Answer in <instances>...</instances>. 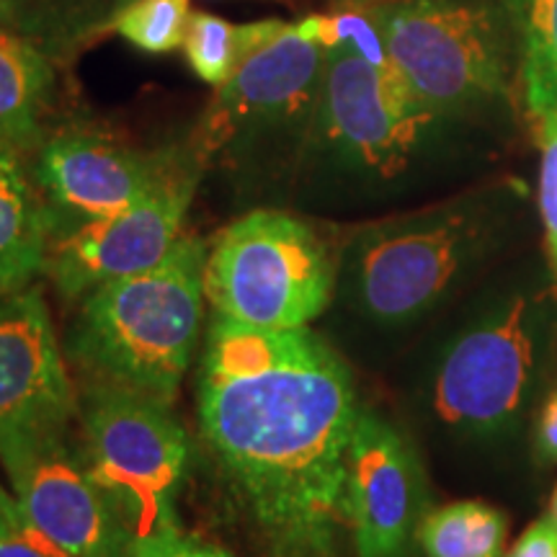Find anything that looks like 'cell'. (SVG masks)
Returning <instances> with one entry per match:
<instances>
[{
	"label": "cell",
	"instance_id": "cell-19",
	"mask_svg": "<svg viewBox=\"0 0 557 557\" xmlns=\"http://www.w3.org/2000/svg\"><path fill=\"white\" fill-rule=\"evenodd\" d=\"M423 557H504L508 549V519L485 500H451L429 508L418 527Z\"/></svg>",
	"mask_w": 557,
	"mask_h": 557
},
{
	"label": "cell",
	"instance_id": "cell-14",
	"mask_svg": "<svg viewBox=\"0 0 557 557\" xmlns=\"http://www.w3.org/2000/svg\"><path fill=\"white\" fill-rule=\"evenodd\" d=\"M75 418L78 395L41 289L0 292V429Z\"/></svg>",
	"mask_w": 557,
	"mask_h": 557
},
{
	"label": "cell",
	"instance_id": "cell-6",
	"mask_svg": "<svg viewBox=\"0 0 557 557\" xmlns=\"http://www.w3.org/2000/svg\"><path fill=\"white\" fill-rule=\"evenodd\" d=\"M336 284L338 256L287 209H250L207 246V302L214 315L250 329H308L329 310Z\"/></svg>",
	"mask_w": 557,
	"mask_h": 557
},
{
	"label": "cell",
	"instance_id": "cell-26",
	"mask_svg": "<svg viewBox=\"0 0 557 557\" xmlns=\"http://www.w3.org/2000/svg\"><path fill=\"white\" fill-rule=\"evenodd\" d=\"M504 557H557V524L547 513L532 521Z\"/></svg>",
	"mask_w": 557,
	"mask_h": 557
},
{
	"label": "cell",
	"instance_id": "cell-8",
	"mask_svg": "<svg viewBox=\"0 0 557 557\" xmlns=\"http://www.w3.org/2000/svg\"><path fill=\"white\" fill-rule=\"evenodd\" d=\"M367 11L389 65L436 120L470 114L506 94V0H385Z\"/></svg>",
	"mask_w": 557,
	"mask_h": 557
},
{
	"label": "cell",
	"instance_id": "cell-24",
	"mask_svg": "<svg viewBox=\"0 0 557 557\" xmlns=\"http://www.w3.org/2000/svg\"><path fill=\"white\" fill-rule=\"evenodd\" d=\"M132 557H233L225 549L209 545L205 540L181 532H165L156 537L132 542Z\"/></svg>",
	"mask_w": 557,
	"mask_h": 557
},
{
	"label": "cell",
	"instance_id": "cell-28",
	"mask_svg": "<svg viewBox=\"0 0 557 557\" xmlns=\"http://www.w3.org/2000/svg\"><path fill=\"white\" fill-rule=\"evenodd\" d=\"M547 517L555 521L557 524V485H555V491H553V498H549V508H547Z\"/></svg>",
	"mask_w": 557,
	"mask_h": 557
},
{
	"label": "cell",
	"instance_id": "cell-2",
	"mask_svg": "<svg viewBox=\"0 0 557 557\" xmlns=\"http://www.w3.org/2000/svg\"><path fill=\"white\" fill-rule=\"evenodd\" d=\"M325 47L292 29L214 88L189 150L205 176L240 199H287L297 189L315 124Z\"/></svg>",
	"mask_w": 557,
	"mask_h": 557
},
{
	"label": "cell",
	"instance_id": "cell-18",
	"mask_svg": "<svg viewBox=\"0 0 557 557\" xmlns=\"http://www.w3.org/2000/svg\"><path fill=\"white\" fill-rule=\"evenodd\" d=\"M292 21L263 18L250 24H230L227 18L207 11H191L189 29L184 37L186 62L191 73L207 86L220 88L233 78L246 62L271 41L284 37Z\"/></svg>",
	"mask_w": 557,
	"mask_h": 557
},
{
	"label": "cell",
	"instance_id": "cell-10",
	"mask_svg": "<svg viewBox=\"0 0 557 557\" xmlns=\"http://www.w3.org/2000/svg\"><path fill=\"white\" fill-rule=\"evenodd\" d=\"M70 423L0 429V465L21 513L65 557H132L135 537L90 478Z\"/></svg>",
	"mask_w": 557,
	"mask_h": 557
},
{
	"label": "cell",
	"instance_id": "cell-7",
	"mask_svg": "<svg viewBox=\"0 0 557 557\" xmlns=\"http://www.w3.org/2000/svg\"><path fill=\"white\" fill-rule=\"evenodd\" d=\"M438 124L393 65H377L348 45L331 47L297 189L331 178L393 184L410 171Z\"/></svg>",
	"mask_w": 557,
	"mask_h": 557
},
{
	"label": "cell",
	"instance_id": "cell-11",
	"mask_svg": "<svg viewBox=\"0 0 557 557\" xmlns=\"http://www.w3.org/2000/svg\"><path fill=\"white\" fill-rule=\"evenodd\" d=\"M186 158L189 145L145 152L96 129L70 127L45 137L32 178L45 207L50 243L137 205Z\"/></svg>",
	"mask_w": 557,
	"mask_h": 557
},
{
	"label": "cell",
	"instance_id": "cell-13",
	"mask_svg": "<svg viewBox=\"0 0 557 557\" xmlns=\"http://www.w3.org/2000/svg\"><path fill=\"white\" fill-rule=\"evenodd\" d=\"M429 511L426 475L410 442L361 406L346 478V524L357 557H410Z\"/></svg>",
	"mask_w": 557,
	"mask_h": 557
},
{
	"label": "cell",
	"instance_id": "cell-17",
	"mask_svg": "<svg viewBox=\"0 0 557 557\" xmlns=\"http://www.w3.org/2000/svg\"><path fill=\"white\" fill-rule=\"evenodd\" d=\"M132 0H0V21L54 62H70L111 29Z\"/></svg>",
	"mask_w": 557,
	"mask_h": 557
},
{
	"label": "cell",
	"instance_id": "cell-22",
	"mask_svg": "<svg viewBox=\"0 0 557 557\" xmlns=\"http://www.w3.org/2000/svg\"><path fill=\"white\" fill-rule=\"evenodd\" d=\"M542 171H540V212L545 222V246L549 269L557 284V111L537 122Z\"/></svg>",
	"mask_w": 557,
	"mask_h": 557
},
{
	"label": "cell",
	"instance_id": "cell-15",
	"mask_svg": "<svg viewBox=\"0 0 557 557\" xmlns=\"http://www.w3.org/2000/svg\"><path fill=\"white\" fill-rule=\"evenodd\" d=\"M50 230L21 152L0 145V292L32 287L47 269Z\"/></svg>",
	"mask_w": 557,
	"mask_h": 557
},
{
	"label": "cell",
	"instance_id": "cell-3",
	"mask_svg": "<svg viewBox=\"0 0 557 557\" xmlns=\"http://www.w3.org/2000/svg\"><path fill=\"white\" fill-rule=\"evenodd\" d=\"M207 246L184 235L158 267L78 299L67 357L88 385L122 387L171 406L199 344Z\"/></svg>",
	"mask_w": 557,
	"mask_h": 557
},
{
	"label": "cell",
	"instance_id": "cell-16",
	"mask_svg": "<svg viewBox=\"0 0 557 557\" xmlns=\"http://www.w3.org/2000/svg\"><path fill=\"white\" fill-rule=\"evenodd\" d=\"M54 90V60L0 21V145L24 152L45 139Z\"/></svg>",
	"mask_w": 557,
	"mask_h": 557
},
{
	"label": "cell",
	"instance_id": "cell-27",
	"mask_svg": "<svg viewBox=\"0 0 557 557\" xmlns=\"http://www.w3.org/2000/svg\"><path fill=\"white\" fill-rule=\"evenodd\" d=\"M336 9H346V5H372V3H385V0H333Z\"/></svg>",
	"mask_w": 557,
	"mask_h": 557
},
{
	"label": "cell",
	"instance_id": "cell-25",
	"mask_svg": "<svg viewBox=\"0 0 557 557\" xmlns=\"http://www.w3.org/2000/svg\"><path fill=\"white\" fill-rule=\"evenodd\" d=\"M532 416L534 459L540 465H557V377L545 387Z\"/></svg>",
	"mask_w": 557,
	"mask_h": 557
},
{
	"label": "cell",
	"instance_id": "cell-23",
	"mask_svg": "<svg viewBox=\"0 0 557 557\" xmlns=\"http://www.w3.org/2000/svg\"><path fill=\"white\" fill-rule=\"evenodd\" d=\"M0 557H65L26 521L24 513L0 487Z\"/></svg>",
	"mask_w": 557,
	"mask_h": 557
},
{
	"label": "cell",
	"instance_id": "cell-12",
	"mask_svg": "<svg viewBox=\"0 0 557 557\" xmlns=\"http://www.w3.org/2000/svg\"><path fill=\"white\" fill-rule=\"evenodd\" d=\"M199 181L189 150V158L137 205L52 240L45 271L60 295L83 299L96 287L158 267L184 238V220Z\"/></svg>",
	"mask_w": 557,
	"mask_h": 557
},
{
	"label": "cell",
	"instance_id": "cell-9",
	"mask_svg": "<svg viewBox=\"0 0 557 557\" xmlns=\"http://www.w3.org/2000/svg\"><path fill=\"white\" fill-rule=\"evenodd\" d=\"M78 423L83 462L132 537L178 532L191 447L169 403L86 382Z\"/></svg>",
	"mask_w": 557,
	"mask_h": 557
},
{
	"label": "cell",
	"instance_id": "cell-4",
	"mask_svg": "<svg viewBox=\"0 0 557 557\" xmlns=\"http://www.w3.org/2000/svg\"><path fill=\"white\" fill-rule=\"evenodd\" d=\"M555 341L557 287L532 282L498 297L438 354L431 413L468 442L513 436L549 385Z\"/></svg>",
	"mask_w": 557,
	"mask_h": 557
},
{
	"label": "cell",
	"instance_id": "cell-20",
	"mask_svg": "<svg viewBox=\"0 0 557 557\" xmlns=\"http://www.w3.org/2000/svg\"><path fill=\"white\" fill-rule=\"evenodd\" d=\"M519 37L521 83L534 122L557 111V0H506Z\"/></svg>",
	"mask_w": 557,
	"mask_h": 557
},
{
	"label": "cell",
	"instance_id": "cell-1",
	"mask_svg": "<svg viewBox=\"0 0 557 557\" xmlns=\"http://www.w3.org/2000/svg\"><path fill=\"white\" fill-rule=\"evenodd\" d=\"M197 406L267 557H338L361 410L346 361L310 329H250L214 315Z\"/></svg>",
	"mask_w": 557,
	"mask_h": 557
},
{
	"label": "cell",
	"instance_id": "cell-5",
	"mask_svg": "<svg viewBox=\"0 0 557 557\" xmlns=\"http://www.w3.org/2000/svg\"><path fill=\"white\" fill-rule=\"evenodd\" d=\"M493 199L468 194L361 225L338 253V276L361 315L398 329L429 315L491 253Z\"/></svg>",
	"mask_w": 557,
	"mask_h": 557
},
{
	"label": "cell",
	"instance_id": "cell-21",
	"mask_svg": "<svg viewBox=\"0 0 557 557\" xmlns=\"http://www.w3.org/2000/svg\"><path fill=\"white\" fill-rule=\"evenodd\" d=\"M189 0H132L127 9L116 13L111 29L137 50L165 54L184 47L189 29Z\"/></svg>",
	"mask_w": 557,
	"mask_h": 557
}]
</instances>
